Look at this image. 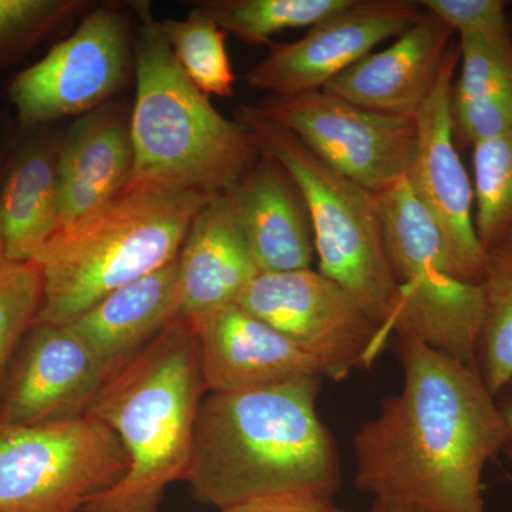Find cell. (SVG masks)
I'll return each mask as SVG.
<instances>
[{
    "mask_svg": "<svg viewBox=\"0 0 512 512\" xmlns=\"http://www.w3.org/2000/svg\"><path fill=\"white\" fill-rule=\"evenodd\" d=\"M397 339L403 389L356 433V488L424 510L485 512L481 478L505 441L497 400L478 370Z\"/></svg>",
    "mask_w": 512,
    "mask_h": 512,
    "instance_id": "6da1fadb",
    "label": "cell"
},
{
    "mask_svg": "<svg viewBox=\"0 0 512 512\" xmlns=\"http://www.w3.org/2000/svg\"><path fill=\"white\" fill-rule=\"evenodd\" d=\"M322 377L238 392H207L184 481L221 511L281 495L332 498L340 484L335 437L316 410Z\"/></svg>",
    "mask_w": 512,
    "mask_h": 512,
    "instance_id": "7a4b0ae2",
    "label": "cell"
},
{
    "mask_svg": "<svg viewBox=\"0 0 512 512\" xmlns=\"http://www.w3.org/2000/svg\"><path fill=\"white\" fill-rule=\"evenodd\" d=\"M205 393L197 338L181 316L107 377L90 403L86 416L116 434L128 467L82 512H158L168 485L187 474Z\"/></svg>",
    "mask_w": 512,
    "mask_h": 512,
    "instance_id": "3957f363",
    "label": "cell"
},
{
    "mask_svg": "<svg viewBox=\"0 0 512 512\" xmlns=\"http://www.w3.org/2000/svg\"><path fill=\"white\" fill-rule=\"evenodd\" d=\"M210 198L131 180L99 211L57 231L32 259L43 282L36 322L70 325L111 292L173 262Z\"/></svg>",
    "mask_w": 512,
    "mask_h": 512,
    "instance_id": "277c9868",
    "label": "cell"
},
{
    "mask_svg": "<svg viewBox=\"0 0 512 512\" xmlns=\"http://www.w3.org/2000/svg\"><path fill=\"white\" fill-rule=\"evenodd\" d=\"M136 101L130 117L131 180L225 194L262 151L254 134L228 120L188 79L158 28L150 3H134Z\"/></svg>",
    "mask_w": 512,
    "mask_h": 512,
    "instance_id": "5b68a950",
    "label": "cell"
},
{
    "mask_svg": "<svg viewBox=\"0 0 512 512\" xmlns=\"http://www.w3.org/2000/svg\"><path fill=\"white\" fill-rule=\"evenodd\" d=\"M235 116L254 134L262 153L274 158L301 191L320 274L346 289L367 316L392 335L399 315V285L384 245L376 195L316 156L258 106L241 104Z\"/></svg>",
    "mask_w": 512,
    "mask_h": 512,
    "instance_id": "8992f818",
    "label": "cell"
},
{
    "mask_svg": "<svg viewBox=\"0 0 512 512\" xmlns=\"http://www.w3.org/2000/svg\"><path fill=\"white\" fill-rule=\"evenodd\" d=\"M376 198L384 245L399 285L394 333L412 335L477 370L485 313L483 286L454 275L440 229L407 178Z\"/></svg>",
    "mask_w": 512,
    "mask_h": 512,
    "instance_id": "52a82bcc",
    "label": "cell"
},
{
    "mask_svg": "<svg viewBox=\"0 0 512 512\" xmlns=\"http://www.w3.org/2000/svg\"><path fill=\"white\" fill-rule=\"evenodd\" d=\"M128 460L120 440L99 420L0 426V512H82L114 487Z\"/></svg>",
    "mask_w": 512,
    "mask_h": 512,
    "instance_id": "ba28073f",
    "label": "cell"
},
{
    "mask_svg": "<svg viewBox=\"0 0 512 512\" xmlns=\"http://www.w3.org/2000/svg\"><path fill=\"white\" fill-rule=\"evenodd\" d=\"M235 303L305 350L335 382L372 366L390 338L346 289L313 269L261 272Z\"/></svg>",
    "mask_w": 512,
    "mask_h": 512,
    "instance_id": "9c48e42d",
    "label": "cell"
},
{
    "mask_svg": "<svg viewBox=\"0 0 512 512\" xmlns=\"http://www.w3.org/2000/svg\"><path fill=\"white\" fill-rule=\"evenodd\" d=\"M258 107L375 195L406 178L416 158L419 136L412 117L366 109L323 90L269 96Z\"/></svg>",
    "mask_w": 512,
    "mask_h": 512,
    "instance_id": "30bf717a",
    "label": "cell"
},
{
    "mask_svg": "<svg viewBox=\"0 0 512 512\" xmlns=\"http://www.w3.org/2000/svg\"><path fill=\"white\" fill-rule=\"evenodd\" d=\"M130 40L117 10H93L72 36L13 79L9 99L20 124L40 126L104 106L126 80Z\"/></svg>",
    "mask_w": 512,
    "mask_h": 512,
    "instance_id": "8fae6325",
    "label": "cell"
},
{
    "mask_svg": "<svg viewBox=\"0 0 512 512\" xmlns=\"http://www.w3.org/2000/svg\"><path fill=\"white\" fill-rule=\"evenodd\" d=\"M458 64L460 49L451 46L434 89L416 116L417 153L406 178L440 229L454 275L481 284L487 251L477 235L474 187L457 153L451 113Z\"/></svg>",
    "mask_w": 512,
    "mask_h": 512,
    "instance_id": "7c38bea8",
    "label": "cell"
},
{
    "mask_svg": "<svg viewBox=\"0 0 512 512\" xmlns=\"http://www.w3.org/2000/svg\"><path fill=\"white\" fill-rule=\"evenodd\" d=\"M423 12L413 0H350L302 39L269 43L271 52L248 70L245 82L271 96L318 92L384 40L406 32Z\"/></svg>",
    "mask_w": 512,
    "mask_h": 512,
    "instance_id": "4fadbf2b",
    "label": "cell"
},
{
    "mask_svg": "<svg viewBox=\"0 0 512 512\" xmlns=\"http://www.w3.org/2000/svg\"><path fill=\"white\" fill-rule=\"evenodd\" d=\"M107 376L69 325L35 322L0 393V426L29 427L84 416Z\"/></svg>",
    "mask_w": 512,
    "mask_h": 512,
    "instance_id": "5bb4252c",
    "label": "cell"
},
{
    "mask_svg": "<svg viewBox=\"0 0 512 512\" xmlns=\"http://www.w3.org/2000/svg\"><path fill=\"white\" fill-rule=\"evenodd\" d=\"M188 320L197 338L207 392H238L325 377L311 355L238 303Z\"/></svg>",
    "mask_w": 512,
    "mask_h": 512,
    "instance_id": "9a60e30c",
    "label": "cell"
},
{
    "mask_svg": "<svg viewBox=\"0 0 512 512\" xmlns=\"http://www.w3.org/2000/svg\"><path fill=\"white\" fill-rule=\"evenodd\" d=\"M453 35L450 26L424 9L392 46L360 59L323 92L366 109L416 119L434 89Z\"/></svg>",
    "mask_w": 512,
    "mask_h": 512,
    "instance_id": "2e32d148",
    "label": "cell"
},
{
    "mask_svg": "<svg viewBox=\"0 0 512 512\" xmlns=\"http://www.w3.org/2000/svg\"><path fill=\"white\" fill-rule=\"evenodd\" d=\"M227 194L261 272L312 269L315 241L301 191L262 153Z\"/></svg>",
    "mask_w": 512,
    "mask_h": 512,
    "instance_id": "e0dca14e",
    "label": "cell"
},
{
    "mask_svg": "<svg viewBox=\"0 0 512 512\" xmlns=\"http://www.w3.org/2000/svg\"><path fill=\"white\" fill-rule=\"evenodd\" d=\"M130 119L104 104L74 121L59 143V228L90 217L133 178ZM56 231V232H57Z\"/></svg>",
    "mask_w": 512,
    "mask_h": 512,
    "instance_id": "ac0fdd59",
    "label": "cell"
},
{
    "mask_svg": "<svg viewBox=\"0 0 512 512\" xmlns=\"http://www.w3.org/2000/svg\"><path fill=\"white\" fill-rule=\"evenodd\" d=\"M183 316L178 258L121 286L70 323L109 377Z\"/></svg>",
    "mask_w": 512,
    "mask_h": 512,
    "instance_id": "d6986e66",
    "label": "cell"
},
{
    "mask_svg": "<svg viewBox=\"0 0 512 512\" xmlns=\"http://www.w3.org/2000/svg\"><path fill=\"white\" fill-rule=\"evenodd\" d=\"M178 266L187 319L237 302L249 282L261 274L227 194L214 195L195 215Z\"/></svg>",
    "mask_w": 512,
    "mask_h": 512,
    "instance_id": "ffe728a7",
    "label": "cell"
},
{
    "mask_svg": "<svg viewBox=\"0 0 512 512\" xmlns=\"http://www.w3.org/2000/svg\"><path fill=\"white\" fill-rule=\"evenodd\" d=\"M59 143L33 138L10 158L0 183L6 261H32L59 228Z\"/></svg>",
    "mask_w": 512,
    "mask_h": 512,
    "instance_id": "44dd1931",
    "label": "cell"
},
{
    "mask_svg": "<svg viewBox=\"0 0 512 512\" xmlns=\"http://www.w3.org/2000/svg\"><path fill=\"white\" fill-rule=\"evenodd\" d=\"M485 299L477 370L497 397L512 380V234L487 249L481 279Z\"/></svg>",
    "mask_w": 512,
    "mask_h": 512,
    "instance_id": "7402d4cb",
    "label": "cell"
},
{
    "mask_svg": "<svg viewBox=\"0 0 512 512\" xmlns=\"http://www.w3.org/2000/svg\"><path fill=\"white\" fill-rule=\"evenodd\" d=\"M158 28L181 69L202 93L228 99L234 96L235 76L225 47L227 33L200 5L185 19L158 20Z\"/></svg>",
    "mask_w": 512,
    "mask_h": 512,
    "instance_id": "603a6c76",
    "label": "cell"
},
{
    "mask_svg": "<svg viewBox=\"0 0 512 512\" xmlns=\"http://www.w3.org/2000/svg\"><path fill=\"white\" fill-rule=\"evenodd\" d=\"M350 0H212L200 6L225 33L248 45H269L276 33L311 28Z\"/></svg>",
    "mask_w": 512,
    "mask_h": 512,
    "instance_id": "cb8c5ba5",
    "label": "cell"
},
{
    "mask_svg": "<svg viewBox=\"0 0 512 512\" xmlns=\"http://www.w3.org/2000/svg\"><path fill=\"white\" fill-rule=\"evenodd\" d=\"M476 229L485 251L512 234V134L473 146Z\"/></svg>",
    "mask_w": 512,
    "mask_h": 512,
    "instance_id": "d4e9b609",
    "label": "cell"
},
{
    "mask_svg": "<svg viewBox=\"0 0 512 512\" xmlns=\"http://www.w3.org/2000/svg\"><path fill=\"white\" fill-rule=\"evenodd\" d=\"M460 77L454 82V104L512 100V39L505 36H461Z\"/></svg>",
    "mask_w": 512,
    "mask_h": 512,
    "instance_id": "484cf974",
    "label": "cell"
},
{
    "mask_svg": "<svg viewBox=\"0 0 512 512\" xmlns=\"http://www.w3.org/2000/svg\"><path fill=\"white\" fill-rule=\"evenodd\" d=\"M42 293V275L32 261L0 259V393L20 343L36 322Z\"/></svg>",
    "mask_w": 512,
    "mask_h": 512,
    "instance_id": "4316f807",
    "label": "cell"
},
{
    "mask_svg": "<svg viewBox=\"0 0 512 512\" xmlns=\"http://www.w3.org/2000/svg\"><path fill=\"white\" fill-rule=\"evenodd\" d=\"M74 5L63 0H0V64L32 46Z\"/></svg>",
    "mask_w": 512,
    "mask_h": 512,
    "instance_id": "83f0119b",
    "label": "cell"
},
{
    "mask_svg": "<svg viewBox=\"0 0 512 512\" xmlns=\"http://www.w3.org/2000/svg\"><path fill=\"white\" fill-rule=\"evenodd\" d=\"M420 5L460 37L511 33L507 3L503 0H421Z\"/></svg>",
    "mask_w": 512,
    "mask_h": 512,
    "instance_id": "f1b7e54d",
    "label": "cell"
},
{
    "mask_svg": "<svg viewBox=\"0 0 512 512\" xmlns=\"http://www.w3.org/2000/svg\"><path fill=\"white\" fill-rule=\"evenodd\" d=\"M221 512H348L319 495H281L235 505Z\"/></svg>",
    "mask_w": 512,
    "mask_h": 512,
    "instance_id": "f546056e",
    "label": "cell"
},
{
    "mask_svg": "<svg viewBox=\"0 0 512 512\" xmlns=\"http://www.w3.org/2000/svg\"><path fill=\"white\" fill-rule=\"evenodd\" d=\"M495 400H497L498 410H500L505 426V441L501 453L507 457L508 463L512 467V380L495 397Z\"/></svg>",
    "mask_w": 512,
    "mask_h": 512,
    "instance_id": "4dcf8cb0",
    "label": "cell"
},
{
    "mask_svg": "<svg viewBox=\"0 0 512 512\" xmlns=\"http://www.w3.org/2000/svg\"><path fill=\"white\" fill-rule=\"evenodd\" d=\"M370 512H436L424 510V508L412 507V505H403L389 503V501L375 500L372 511Z\"/></svg>",
    "mask_w": 512,
    "mask_h": 512,
    "instance_id": "1f68e13d",
    "label": "cell"
},
{
    "mask_svg": "<svg viewBox=\"0 0 512 512\" xmlns=\"http://www.w3.org/2000/svg\"><path fill=\"white\" fill-rule=\"evenodd\" d=\"M0 259H3L2 235H0Z\"/></svg>",
    "mask_w": 512,
    "mask_h": 512,
    "instance_id": "d6a6232c",
    "label": "cell"
}]
</instances>
